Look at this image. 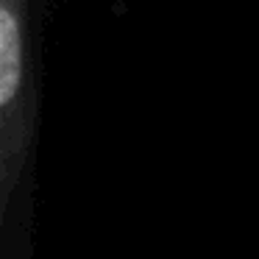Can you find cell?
<instances>
[{
    "mask_svg": "<svg viewBox=\"0 0 259 259\" xmlns=\"http://www.w3.org/2000/svg\"><path fill=\"white\" fill-rule=\"evenodd\" d=\"M25 3L28 0H3L0 3V109L6 140L12 128H28V31H25Z\"/></svg>",
    "mask_w": 259,
    "mask_h": 259,
    "instance_id": "cell-1",
    "label": "cell"
}]
</instances>
